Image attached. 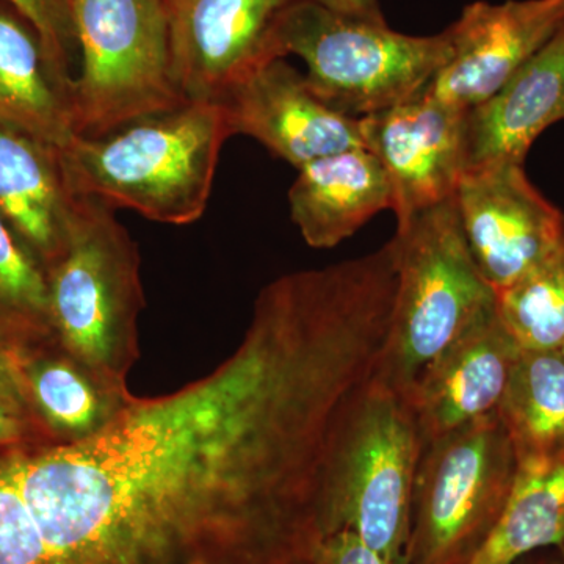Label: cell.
Masks as SVG:
<instances>
[{
	"label": "cell",
	"mask_w": 564,
	"mask_h": 564,
	"mask_svg": "<svg viewBox=\"0 0 564 564\" xmlns=\"http://www.w3.org/2000/svg\"><path fill=\"white\" fill-rule=\"evenodd\" d=\"M361 383L333 325L261 295L206 377L85 440L0 448V469L44 564H314L326 445Z\"/></svg>",
	"instance_id": "6da1fadb"
},
{
	"label": "cell",
	"mask_w": 564,
	"mask_h": 564,
	"mask_svg": "<svg viewBox=\"0 0 564 564\" xmlns=\"http://www.w3.org/2000/svg\"><path fill=\"white\" fill-rule=\"evenodd\" d=\"M220 102H188L118 131L76 137L61 150L70 193L148 220L184 226L209 204L223 144L232 137Z\"/></svg>",
	"instance_id": "7a4b0ae2"
},
{
	"label": "cell",
	"mask_w": 564,
	"mask_h": 564,
	"mask_svg": "<svg viewBox=\"0 0 564 564\" xmlns=\"http://www.w3.org/2000/svg\"><path fill=\"white\" fill-rule=\"evenodd\" d=\"M422 440L413 408L370 380L334 423L318 484L323 536L352 532L386 558L403 555Z\"/></svg>",
	"instance_id": "3957f363"
},
{
	"label": "cell",
	"mask_w": 564,
	"mask_h": 564,
	"mask_svg": "<svg viewBox=\"0 0 564 564\" xmlns=\"http://www.w3.org/2000/svg\"><path fill=\"white\" fill-rule=\"evenodd\" d=\"M391 325L372 373L408 400L426 370L475 322L497 307V292L474 261L455 198L399 225Z\"/></svg>",
	"instance_id": "277c9868"
},
{
	"label": "cell",
	"mask_w": 564,
	"mask_h": 564,
	"mask_svg": "<svg viewBox=\"0 0 564 564\" xmlns=\"http://www.w3.org/2000/svg\"><path fill=\"white\" fill-rule=\"evenodd\" d=\"M46 278L55 343L113 391L131 392L147 302L139 247L113 209L77 196L68 247Z\"/></svg>",
	"instance_id": "5b68a950"
},
{
	"label": "cell",
	"mask_w": 564,
	"mask_h": 564,
	"mask_svg": "<svg viewBox=\"0 0 564 564\" xmlns=\"http://www.w3.org/2000/svg\"><path fill=\"white\" fill-rule=\"evenodd\" d=\"M274 58L296 55L311 90L345 117L359 118L415 98L452 54L451 33L411 36L386 22L344 17L293 0L272 39Z\"/></svg>",
	"instance_id": "8992f818"
},
{
	"label": "cell",
	"mask_w": 564,
	"mask_h": 564,
	"mask_svg": "<svg viewBox=\"0 0 564 564\" xmlns=\"http://www.w3.org/2000/svg\"><path fill=\"white\" fill-rule=\"evenodd\" d=\"M79 70L68 93L74 135L98 139L188 104L177 84L170 0H70Z\"/></svg>",
	"instance_id": "52a82bcc"
},
{
	"label": "cell",
	"mask_w": 564,
	"mask_h": 564,
	"mask_svg": "<svg viewBox=\"0 0 564 564\" xmlns=\"http://www.w3.org/2000/svg\"><path fill=\"white\" fill-rule=\"evenodd\" d=\"M519 464L497 414L425 445L411 502L408 564H464L505 510Z\"/></svg>",
	"instance_id": "ba28073f"
},
{
	"label": "cell",
	"mask_w": 564,
	"mask_h": 564,
	"mask_svg": "<svg viewBox=\"0 0 564 564\" xmlns=\"http://www.w3.org/2000/svg\"><path fill=\"white\" fill-rule=\"evenodd\" d=\"M455 206L474 261L497 293L543 262L564 236L562 212L518 163L467 170Z\"/></svg>",
	"instance_id": "9c48e42d"
},
{
	"label": "cell",
	"mask_w": 564,
	"mask_h": 564,
	"mask_svg": "<svg viewBox=\"0 0 564 564\" xmlns=\"http://www.w3.org/2000/svg\"><path fill=\"white\" fill-rule=\"evenodd\" d=\"M466 113L419 95L359 118L364 148L391 182L399 225L455 198L467 169Z\"/></svg>",
	"instance_id": "30bf717a"
},
{
	"label": "cell",
	"mask_w": 564,
	"mask_h": 564,
	"mask_svg": "<svg viewBox=\"0 0 564 564\" xmlns=\"http://www.w3.org/2000/svg\"><path fill=\"white\" fill-rule=\"evenodd\" d=\"M564 25V0L475 2L447 29L452 54L421 95L462 111L488 101Z\"/></svg>",
	"instance_id": "8fae6325"
},
{
	"label": "cell",
	"mask_w": 564,
	"mask_h": 564,
	"mask_svg": "<svg viewBox=\"0 0 564 564\" xmlns=\"http://www.w3.org/2000/svg\"><path fill=\"white\" fill-rule=\"evenodd\" d=\"M293 0H170L177 84L188 102H221L263 63Z\"/></svg>",
	"instance_id": "7c38bea8"
},
{
	"label": "cell",
	"mask_w": 564,
	"mask_h": 564,
	"mask_svg": "<svg viewBox=\"0 0 564 564\" xmlns=\"http://www.w3.org/2000/svg\"><path fill=\"white\" fill-rule=\"evenodd\" d=\"M220 104L234 135L258 140L299 170L326 155L364 148L359 120L323 102L285 58L263 63Z\"/></svg>",
	"instance_id": "4fadbf2b"
},
{
	"label": "cell",
	"mask_w": 564,
	"mask_h": 564,
	"mask_svg": "<svg viewBox=\"0 0 564 564\" xmlns=\"http://www.w3.org/2000/svg\"><path fill=\"white\" fill-rule=\"evenodd\" d=\"M521 351L497 307L464 332L408 397L423 447L497 414Z\"/></svg>",
	"instance_id": "5bb4252c"
},
{
	"label": "cell",
	"mask_w": 564,
	"mask_h": 564,
	"mask_svg": "<svg viewBox=\"0 0 564 564\" xmlns=\"http://www.w3.org/2000/svg\"><path fill=\"white\" fill-rule=\"evenodd\" d=\"M564 120V25L488 101L466 113L467 170L524 165L533 141Z\"/></svg>",
	"instance_id": "9a60e30c"
},
{
	"label": "cell",
	"mask_w": 564,
	"mask_h": 564,
	"mask_svg": "<svg viewBox=\"0 0 564 564\" xmlns=\"http://www.w3.org/2000/svg\"><path fill=\"white\" fill-rule=\"evenodd\" d=\"M76 204L61 148L0 128V215L44 273L68 247Z\"/></svg>",
	"instance_id": "2e32d148"
},
{
	"label": "cell",
	"mask_w": 564,
	"mask_h": 564,
	"mask_svg": "<svg viewBox=\"0 0 564 564\" xmlns=\"http://www.w3.org/2000/svg\"><path fill=\"white\" fill-rule=\"evenodd\" d=\"M289 207L306 243L328 250L381 210L393 209L392 185L372 152L355 148L300 169L289 191Z\"/></svg>",
	"instance_id": "e0dca14e"
},
{
	"label": "cell",
	"mask_w": 564,
	"mask_h": 564,
	"mask_svg": "<svg viewBox=\"0 0 564 564\" xmlns=\"http://www.w3.org/2000/svg\"><path fill=\"white\" fill-rule=\"evenodd\" d=\"M33 421L51 443H74L104 429L132 393L113 391L57 343L9 351Z\"/></svg>",
	"instance_id": "ac0fdd59"
},
{
	"label": "cell",
	"mask_w": 564,
	"mask_h": 564,
	"mask_svg": "<svg viewBox=\"0 0 564 564\" xmlns=\"http://www.w3.org/2000/svg\"><path fill=\"white\" fill-rule=\"evenodd\" d=\"M0 128L68 147L76 139L68 98L55 80L35 31L0 2Z\"/></svg>",
	"instance_id": "d6986e66"
},
{
	"label": "cell",
	"mask_w": 564,
	"mask_h": 564,
	"mask_svg": "<svg viewBox=\"0 0 564 564\" xmlns=\"http://www.w3.org/2000/svg\"><path fill=\"white\" fill-rule=\"evenodd\" d=\"M519 466L564 459V359L522 350L497 410Z\"/></svg>",
	"instance_id": "ffe728a7"
},
{
	"label": "cell",
	"mask_w": 564,
	"mask_h": 564,
	"mask_svg": "<svg viewBox=\"0 0 564 564\" xmlns=\"http://www.w3.org/2000/svg\"><path fill=\"white\" fill-rule=\"evenodd\" d=\"M564 538V459L519 466L496 525L464 564H518Z\"/></svg>",
	"instance_id": "44dd1931"
},
{
	"label": "cell",
	"mask_w": 564,
	"mask_h": 564,
	"mask_svg": "<svg viewBox=\"0 0 564 564\" xmlns=\"http://www.w3.org/2000/svg\"><path fill=\"white\" fill-rule=\"evenodd\" d=\"M55 343L47 278L0 215V347Z\"/></svg>",
	"instance_id": "7402d4cb"
},
{
	"label": "cell",
	"mask_w": 564,
	"mask_h": 564,
	"mask_svg": "<svg viewBox=\"0 0 564 564\" xmlns=\"http://www.w3.org/2000/svg\"><path fill=\"white\" fill-rule=\"evenodd\" d=\"M497 314L522 350L564 344V236L524 278L497 293Z\"/></svg>",
	"instance_id": "603a6c76"
},
{
	"label": "cell",
	"mask_w": 564,
	"mask_h": 564,
	"mask_svg": "<svg viewBox=\"0 0 564 564\" xmlns=\"http://www.w3.org/2000/svg\"><path fill=\"white\" fill-rule=\"evenodd\" d=\"M28 22L43 46L55 80L68 98L73 62L79 61L70 0H0Z\"/></svg>",
	"instance_id": "cb8c5ba5"
},
{
	"label": "cell",
	"mask_w": 564,
	"mask_h": 564,
	"mask_svg": "<svg viewBox=\"0 0 564 564\" xmlns=\"http://www.w3.org/2000/svg\"><path fill=\"white\" fill-rule=\"evenodd\" d=\"M397 560L386 558L356 533L337 532L322 538L314 564H395Z\"/></svg>",
	"instance_id": "d4e9b609"
},
{
	"label": "cell",
	"mask_w": 564,
	"mask_h": 564,
	"mask_svg": "<svg viewBox=\"0 0 564 564\" xmlns=\"http://www.w3.org/2000/svg\"><path fill=\"white\" fill-rule=\"evenodd\" d=\"M22 444L52 443L31 417L0 403V448Z\"/></svg>",
	"instance_id": "484cf974"
},
{
	"label": "cell",
	"mask_w": 564,
	"mask_h": 564,
	"mask_svg": "<svg viewBox=\"0 0 564 564\" xmlns=\"http://www.w3.org/2000/svg\"><path fill=\"white\" fill-rule=\"evenodd\" d=\"M0 403L11 408L17 413L28 415L33 421L24 395H22L20 381H18L17 372H14L13 364H11L9 351L3 350L2 347H0Z\"/></svg>",
	"instance_id": "4316f807"
},
{
	"label": "cell",
	"mask_w": 564,
	"mask_h": 564,
	"mask_svg": "<svg viewBox=\"0 0 564 564\" xmlns=\"http://www.w3.org/2000/svg\"><path fill=\"white\" fill-rule=\"evenodd\" d=\"M313 2L356 20L386 22L378 0H313Z\"/></svg>",
	"instance_id": "83f0119b"
},
{
	"label": "cell",
	"mask_w": 564,
	"mask_h": 564,
	"mask_svg": "<svg viewBox=\"0 0 564 564\" xmlns=\"http://www.w3.org/2000/svg\"><path fill=\"white\" fill-rule=\"evenodd\" d=\"M518 564H564V560L560 554H538V552H534V554L522 558Z\"/></svg>",
	"instance_id": "f1b7e54d"
},
{
	"label": "cell",
	"mask_w": 564,
	"mask_h": 564,
	"mask_svg": "<svg viewBox=\"0 0 564 564\" xmlns=\"http://www.w3.org/2000/svg\"><path fill=\"white\" fill-rule=\"evenodd\" d=\"M556 549H558V554L562 555V558L564 560V538L562 543H560L558 547Z\"/></svg>",
	"instance_id": "f546056e"
},
{
	"label": "cell",
	"mask_w": 564,
	"mask_h": 564,
	"mask_svg": "<svg viewBox=\"0 0 564 564\" xmlns=\"http://www.w3.org/2000/svg\"><path fill=\"white\" fill-rule=\"evenodd\" d=\"M395 564H408L406 558H404V555L400 556V558L397 560Z\"/></svg>",
	"instance_id": "4dcf8cb0"
},
{
	"label": "cell",
	"mask_w": 564,
	"mask_h": 564,
	"mask_svg": "<svg viewBox=\"0 0 564 564\" xmlns=\"http://www.w3.org/2000/svg\"><path fill=\"white\" fill-rule=\"evenodd\" d=\"M558 351H560V355H562L563 359H564V344L562 345V347L558 348Z\"/></svg>",
	"instance_id": "1f68e13d"
}]
</instances>
